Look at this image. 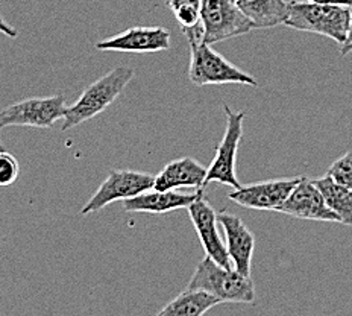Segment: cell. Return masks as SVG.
Returning <instances> with one entry per match:
<instances>
[{"label":"cell","mask_w":352,"mask_h":316,"mask_svg":"<svg viewBox=\"0 0 352 316\" xmlns=\"http://www.w3.org/2000/svg\"><path fill=\"white\" fill-rule=\"evenodd\" d=\"M134 76V69L128 67V65H119L98 81H94L93 84L85 88L75 104L65 109L61 131L75 128L78 125L91 120L93 117L104 113L120 96Z\"/></svg>","instance_id":"6da1fadb"},{"label":"cell","mask_w":352,"mask_h":316,"mask_svg":"<svg viewBox=\"0 0 352 316\" xmlns=\"http://www.w3.org/2000/svg\"><path fill=\"white\" fill-rule=\"evenodd\" d=\"M187 289L207 292L220 303L252 304L256 297L251 277L240 274L236 269L220 266L207 255L196 266Z\"/></svg>","instance_id":"7a4b0ae2"},{"label":"cell","mask_w":352,"mask_h":316,"mask_svg":"<svg viewBox=\"0 0 352 316\" xmlns=\"http://www.w3.org/2000/svg\"><path fill=\"white\" fill-rule=\"evenodd\" d=\"M352 8L313 2H290L285 26L302 32L328 36L339 46L344 43L349 31Z\"/></svg>","instance_id":"3957f363"},{"label":"cell","mask_w":352,"mask_h":316,"mask_svg":"<svg viewBox=\"0 0 352 316\" xmlns=\"http://www.w3.org/2000/svg\"><path fill=\"white\" fill-rule=\"evenodd\" d=\"M190 44V64L188 79L192 84L202 85H222V84H240L256 87V79L248 72L239 69L231 61L226 60L211 44L202 40H188Z\"/></svg>","instance_id":"277c9868"},{"label":"cell","mask_w":352,"mask_h":316,"mask_svg":"<svg viewBox=\"0 0 352 316\" xmlns=\"http://www.w3.org/2000/svg\"><path fill=\"white\" fill-rule=\"evenodd\" d=\"M223 112L226 117V128L223 137L216 148V156L211 165L207 167L204 186L207 189L210 182L239 189L241 185L236 175V163L239 146L243 140V120L246 113L232 112L228 104H223Z\"/></svg>","instance_id":"5b68a950"},{"label":"cell","mask_w":352,"mask_h":316,"mask_svg":"<svg viewBox=\"0 0 352 316\" xmlns=\"http://www.w3.org/2000/svg\"><path fill=\"white\" fill-rule=\"evenodd\" d=\"M202 41L214 44L251 32L254 26L237 0H201Z\"/></svg>","instance_id":"8992f818"},{"label":"cell","mask_w":352,"mask_h":316,"mask_svg":"<svg viewBox=\"0 0 352 316\" xmlns=\"http://www.w3.org/2000/svg\"><path fill=\"white\" fill-rule=\"evenodd\" d=\"M155 176L129 169H113L94 195L80 209V215H90L104 210L116 201H124L153 189Z\"/></svg>","instance_id":"52a82bcc"},{"label":"cell","mask_w":352,"mask_h":316,"mask_svg":"<svg viewBox=\"0 0 352 316\" xmlns=\"http://www.w3.org/2000/svg\"><path fill=\"white\" fill-rule=\"evenodd\" d=\"M65 98L63 94L46 98H31L0 109V129L5 127L52 128L65 116Z\"/></svg>","instance_id":"ba28073f"},{"label":"cell","mask_w":352,"mask_h":316,"mask_svg":"<svg viewBox=\"0 0 352 316\" xmlns=\"http://www.w3.org/2000/svg\"><path fill=\"white\" fill-rule=\"evenodd\" d=\"M300 180L302 176L254 182V185L234 189L228 198L232 202L243 205L246 209L278 211Z\"/></svg>","instance_id":"9c48e42d"},{"label":"cell","mask_w":352,"mask_h":316,"mask_svg":"<svg viewBox=\"0 0 352 316\" xmlns=\"http://www.w3.org/2000/svg\"><path fill=\"white\" fill-rule=\"evenodd\" d=\"M187 210L197 233V238H199L202 244L205 255L219 263L220 266L234 269L228 249H226V244H223L219 234L217 213L212 209V205L208 202L205 195L199 196L196 201L190 204Z\"/></svg>","instance_id":"30bf717a"},{"label":"cell","mask_w":352,"mask_h":316,"mask_svg":"<svg viewBox=\"0 0 352 316\" xmlns=\"http://www.w3.org/2000/svg\"><path fill=\"white\" fill-rule=\"evenodd\" d=\"M98 50L152 54L170 49V32L161 26H134L96 43Z\"/></svg>","instance_id":"8fae6325"},{"label":"cell","mask_w":352,"mask_h":316,"mask_svg":"<svg viewBox=\"0 0 352 316\" xmlns=\"http://www.w3.org/2000/svg\"><path fill=\"white\" fill-rule=\"evenodd\" d=\"M217 220L226 236V249L234 269L246 277H251L255 238L252 231L237 215L222 210L217 213Z\"/></svg>","instance_id":"7c38bea8"},{"label":"cell","mask_w":352,"mask_h":316,"mask_svg":"<svg viewBox=\"0 0 352 316\" xmlns=\"http://www.w3.org/2000/svg\"><path fill=\"white\" fill-rule=\"evenodd\" d=\"M283 215L308 220H324V222H340L322 196L320 190L313 180L302 176L290 196L278 210Z\"/></svg>","instance_id":"4fadbf2b"},{"label":"cell","mask_w":352,"mask_h":316,"mask_svg":"<svg viewBox=\"0 0 352 316\" xmlns=\"http://www.w3.org/2000/svg\"><path fill=\"white\" fill-rule=\"evenodd\" d=\"M205 195L204 190L195 193H179L176 190H155L143 192L134 198L123 201V209L131 213H151V215H164L168 211L187 209L197 198Z\"/></svg>","instance_id":"5bb4252c"},{"label":"cell","mask_w":352,"mask_h":316,"mask_svg":"<svg viewBox=\"0 0 352 316\" xmlns=\"http://www.w3.org/2000/svg\"><path fill=\"white\" fill-rule=\"evenodd\" d=\"M207 167L192 157L176 158L166 165L153 181L155 190H178L182 187H193L196 190H207L204 186Z\"/></svg>","instance_id":"9a60e30c"},{"label":"cell","mask_w":352,"mask_h":316,"mask_svg":"<svg viewBox=\"0 0 352 316\" xmlns=\"http://www.w3.org/2000/svg\"><path fill=\"white\" fill-rule=\"evenodd\" d=\"M237 5L255 29L284 25L289 17V3L285 0H237Z\"/></svg>","instance_id":"2e32d148"},{"label":"cell","mask_w":352,"mask_h":316,"mask_svg":"<svg viewBox=\"0 0 352 316\" xmlns=\"http://www.w3.org/2000/svg\"><path fill=\"white\" fill-rule=\"evenodd\" d=\"M220 301L210 293L196 289H186L161 308L155 316H204Z\"/></svg>","instance_id":"e0dca14e"},{"label":"cell","mask_w":352,"mask_h":316,"mask_svg":"<svg viewBox=\"0 0 352 316\" xmlns=\"http://www.w3.org/2000/svg\"><path fill=\"white\" fill-rule=\"evenodd\" d=\"M313 182L320 190L328 209L339 218L343 225L352 227V190L328 175L313 180Z\"/></svg>","instance_id":"ac0fdd59"},{"label":"cell","mask_w":352,"mask_h":316,"mask_svg":"<svg viewBox=\"0 0 352 316\" xmlns=\"http://www.w3.org/2000/svg\"><path fill=\"white\" fill-rule=\"evenodd\" d=\"M182 31L201 23V0H163Z\"/></svg>","instance_id":"d6986e66"},{"label":"cell","mask_w":352,"mask_h":316,"mask_svg":"<svg viewBox=\"0 0 352 316\" xmlns=\"http://www.w3.org/2000/svg\"><path fill=\"white\" fill-rule=\"evenodd\" d=\"M327 175L352 190V151L346 152L340 158H337L329 166Z\"/></svg>","instance_id":"ffe728a7"},{"label":"cell","mask_w":352,"mask_h":316,"mask_svg":"<svg viewBox=\"0 0 352 316\" xmlns=\"http://www.w3.org/2000/svg\"><path fill=\"white\" fill-rule=\"evenodd\" d=\"M20 173V165L12 154L5 149L0 151V187L11 186Z\"/></svg>","instance_id":"44dd1931"},{"label":"cell","mask_w":352,"mask_h":316,"mask_svg":"<svg viewBox=\"0 0 352 316\" xmlns=\"http://www.w3.org/2000/svg\"><path fill=\"white\" fill-rule=\"evenodd\" d=\"M0 34H3L8 39H17L19 31L12 25H10L2 16H0Z\"/></svg>","instance_id":"7402d4cb"},{"label":"cell","mask_w":352,"mask_h":316,"mask_svg":"<svg viewBox=\"0 0 352 316\" xmlns=\"http://www.w3.org/2000/svg\"><path fill=\"white\" fill-rule=\"evenodd\" d=\"M349 54H352V16H351L348 36H346V40H344V43L340 46V56H348Z\"/></svg>","instance_id":"603a6c76"},{"label":"cell","mask_w":352,"mask_h":316,"mask_svg":"<svg viewBox=\"0 0 352 316\" xmlns=\"http://www.w3.org/2000/svg\"><path fill=\"white\" fill-rule=\"evenodd\" d=\"M307 2L320 3V5H336V6H348L352 8V0H307Z\"/></svg>","instance_id":"cb8c5ba5"},{"label":"cell","mask_w":352,"mask_h":316,"mask_svg":"<svg viewBox=\"0 0 352 316\" xmlns=\"http://www.w3.org/2000/svg\"><path fill=\"white\" fill-rule=\"evenodd\" d=\"M3 149V143H2V140H0V151Z\"/></svg>","instance_id":"d4e9b609"}]
</instances>
